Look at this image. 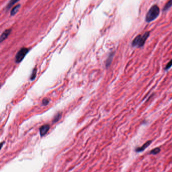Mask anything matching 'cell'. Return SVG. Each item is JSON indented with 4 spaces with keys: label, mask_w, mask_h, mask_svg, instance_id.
<instances>
[{
    "label": "cell",
    "mask_w": 172,
    "mask_h": 172,
    "mask_svg": "<svg viewBox=\"0 0 172 172\" xmlns=\"http://www.w3.org/2000/svg\"><path fill=\"white\" fill-rule=\"evenodd\" d=\"M160 8L158 6L155 5L150 8L145 17V21L149 23L156 19L160 14Z\"/></svg>",
    "instance_id": "6da1fadb"
},
{
    "label": "cell",
    "mask_w": 172,
    "mask_h": 172,
    "mask_svg": "<svg viewBox=\"0 0 172 172\" xmlns=\"http://www.w3.org/2000/svg\"><path fill=\"white\" fill-rule=\"evenodd\" d=\"M114 56V52H112L110 54L109 57H108V58L107 59L106 63H105V65H106L107 68H108L110 66V65L112 63V61H113Z\"/></svg>",
    "instance_id": "52a82bcc"
},
{
    "label": "cell",
    "mask_w": 172,
    "mask_h": 172,
    "mask_svg": "<svg viewBox=\"0 0 172 172\" xmlns=\"http://www.w3.org/2000/svg\"><path fill=\"white\" fill-rule=\"evenodd\" d=\"M20 7H21V5L20 4H18V5H16V6H15L12 9V10L11 11V13H10L11 16H14L18 12V11H19L20 8Z\"/></svg>",
    "instance_id": "ba28073f"
},
{
    "label": "cell",
    "mask_w": 172,
    "mask_h": 172,
    "mask_svg": "<svg viewBox=\"0 0 172 172\" xmlns=\"http://www.w3.org/2000/svg\"><path fill=\"white\" fill-rule=\"evenodd\" d=\"M19 1L20 0H11L6 7L7 10L10 9L13 5H14L15 4H16V3H17L18 2H19Z\"/></svg>",
    "instance_id": "9c48e42d"
},
{
    "label": "cell",
    "mask_w": 172,
    "mask_h": 172,
    "mask_svg": "<svg viewBox=\"0 0 172 172\" xmlns=\"http://www.w3.org/2000/svg\"><path fill=\"white\" fill-rule=\"evenodd\" d=\"M50 128V125L48 124H45L43 125L40 128H39V133L42 137L44 136L46 134L48 133L49 129Z\"/></svg>",
    "instance_id": "277c9868"
},
{
    "label": "cell",
    "mask_w": 172,
    "mask_h": 172,
    "mask_svg": "<svg viewBox=\"0 0 172 172\" xmlns=\"http://www.w3.org/2000/svg\"><path fill=\"white\" fill-rule=\"evenodd\" d=\"M150 34L149 32H146L141 36V35H137L132 42V45L133 46H137L138 47H141L144 45L145 41L149 37Z\"/></svg>",
    "instance_id": "7a4b0ae2"
},
{
    "label": "cell",
    "mask_w": 172,
    "mask_h": 172,
    "mask_svg": "<svg viewBox=\"0 0 172 172\" xmlns=\"http://www.w3.org/2000/svg\"><path fill=\"white\" fill-rule=\"evenodd\" d=\"M61 113H58L57 114L55 117H54V120H53V122H57L58 121H59L60 120V119L61 118Z\"/></svg>",
    "instance_id": "4fadbf2b"
},
{
    "label": "cell",
    "mask_w": 172,
    "mask_h": 172,
    "mask_svg": "<svg viewBox=\"0 0 172 172\" xmlns=\"http://www.w3.org/2000/svg\"><path fill=\"white\" fill-rule=\"evenodd\" d=\"M42 103H43V105H47L49 103V100L48 99H47V98L43 99V101H42Z\"/></svg>",
    "instance_id": "9a60e30c"
},
{
    "label": "cell",
    "mask_w": 172,
    "mask_h": 172,
    "mask_svg": "<svg viewBox=\"0 0 172 172\" xmlns=\"http://www.w3.org/2000/svg\"><path fill=\"white\" fill-rule=\"evenodd\" d=\"M151 142H152L151 141H146L142 145V147L136 148L135 149V151L137 152V153H140V152H141V151L144 150L145 149L147 148L149 145L151 144Z\"/></svg>",
    "instance_id": "5b68a950"
},
{
    "label": "cell",
    "mask_w": 172,
    "mask_h": 172,
    "mask_svg": "<svg viewBox=\"0 0 172 172\" xmlns=\"http://www.w3.org/2000/svg\"><path fill=\"white\" fill-rule=\"evenodd\" d=\"M160 151H161V149H160V148H155V149H152V150L150 151L149 154L155 155L158 154V153H160Z\"/></svg>",
    "instance_id": "8fae6325"
},
{
    "label": "cell",
    "mask_w": 172,
    "mask_h": 172,
    "mask_svg": "<svg viewBox=\"0 0 172 172\" xmlns=\"http://www.w3.org/2000/svg\"><path fill=\"white\" fill-rule=\"evenodd\" d=\"M36 72H37L36 69V68L34 69V70H33V71H32L31 75L30 76V80H34V79L35 78L36 76Z\"/></svg>",
    "instance_id": "7c38bea8"
},
{
    "label": "cell",
    "mask_w": 172,
    "mask_h": 172,
    "mask_svg": "<svg viewBox=\"0 0 172 172\" xmlns=\"http://www.w3.org/2000/svg\"><path fill=\"white\" fill-rule=\"evenodd\" d=\"M29 51V49L27 48H22L21 49L17 52V54L15 56V62L17 63H20L23 59H24V57L26 56V54H27Z\"/></svg>",
    "instance_id": "3957f363"
},
{
    "label": "cell",
    "mask_w": 172,
    "mask_h": 172,
    "mask_svg": "<svg viewBox=\"0 0 172 172\" xmlns=\"http://www.w3.org/2000/svg\"><path fill=\"white\" fill-rule=\"evenodd\" d=\"M172 67V59L169 62V63H168L166 65V67H165V70H168L170 69Z\"/></svg>",
    "instance_id": "5bb4252c"
},
{
    "label": "cell",
    "mask_w": 172,
    "mask_h": 172,
    "mask_svg": "<svg viewBox=\"0 0 172 172\" xmlns=\"http://www.w3.org/2000/svg\"><path fill=\"white\" fill-rule=\"evenodd\" d=\"M172 6V0H169V1L164 5L163 8V11H166L168 10Z\"/></svg>",
    "instance_id": "30bf717a"
},
{
    "label": "cell",
    "mask_w": 172,
    "mask_h": 172,
    "mask_svg": "<svg viewBox=\"0 0 172 172\" xmlns=\"http://www.w3.org/2000/svg\"><path fill=\"white\" fill-rule=\"evenodd\" d=\"M11 29H7L5 31H4L3 33L2 34L1 37H0V39H1V42H2L3 41H4V40L7 38L8 37V36L10 35V34L11 33Z\"/></svg>",
    "instance_id": "8992f818"
}]
</instances>
